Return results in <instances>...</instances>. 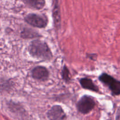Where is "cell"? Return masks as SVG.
<instances>
[{
    "instance_id": "cell-1",
    "label": "cell",
    "mask_w": 120,
    "mask_h": 120,
    "mask_svg": "<svg viewBox=\"0 0 120 120\" xmlns=\"http://www.w3.org/2000/svg\"><path fill=\"white\" fill-rule=\"evenodd\" d=\"M30 54L37 58L42 60H50L52 53L48 45L45 42L39 40L34 41L29 48Z\"/></svg>"
},
{
    "instance_id": "cell-6",
    "label": "cell",
    "mask_w": 120,
    "mask_h": 120,
    "mask_svg": "<svg viewBox=\"0 0 120 120\" xmlns=\"http://www.w3.org/2000/svg\"><path fill=\"white\" fill-rule=\"evenodd\" d=\"M32 76L34 78L41 81H45L48 78L49 72L45 68L42 67H38L34 68L32 71Z\"/></svg>"
},
{
    "instance_id": "cell-3",
    "label": "cell",
    "mask_w": 120,
    "mask_h": 120,
    "mask_svg": "<svg viewBox=\"0 0 120 120\" xmlns=\"http://www.w3.org/2000/svg\"><path fill=\"white\" fill-rule=\"evenodd\" d=\"M95 105V102L92 97L84 96L79 101L77 108L80 112L87 114L93 109Z\"/></svg>"
},
{
    "instance_id": "cell-7",
    "label": "cell",
    "mask_w": 120,
    "mask_h": 120,
    "mask_svg": "<svg viewBox=\"0 0 120 120\" xmlns=\"http://www.w3.org/2000/svg\"><path fill=\"white\" fill-rule=\"evenodd\" d=\"M23 2L31 8L35 9H42L45 4V0H23Z\"/></svg>"
},
{
    "instance_id": "cell-5",
    "label": "cell",
    "mask_w": 120,
    "mask_h": 120,
    "mask_svg": "<svg viewBox=\"0 0 120 120\" xmlns=\"http://www.w3.org/2000/svg\"><path fill=\"white\" fill-rule=\"evenodd\" d=\"M49 120H66V115L60 106H54L48 113Z\"/></svg>"
},
{
    "instance_id": "cell-8",
    "label": "cell",
    "mask_w": 120,
    "mask_h": 120,
    "mask_svg": "<svg viewBox=\"0 0 120 120\" xmlns=\"http://www.w3.org/2000/svg\"><path fill=\"white\" fill-rule=\"evenodd\" d=\"M80 84L82 87L86 89H89L94 91H98V88L94 84L93 81L90 79L82 78L80 80Z\"/></svg>"
},
{
    "instance_id": "cell-2",
    "label": "cell",
    "mask_w": 120,
    "mask_h": 120,
    "mask_svg": "<svg viewBox=\"0 0 120 120\" xmlns=\"http://www.w3.org/2000/svg\"><path fill=\"white\" fill-rule=\"evenodd\" d=\"M100 80L105 84L111 90V92L114 95L120 94V81L116 80L110 75L107 74H103L100 76Z\"/></svg>"
},
{
    "instance_id": "cell-9",
    "label": "cell",
    "mask_w": 120,
    "mask_h": 120,
    "mask_svg": "<svg viewBox=\"0 0 120 120\" xmlns=\"http://www.w3.org/2000/svg\"><path fill=\"white\" fill-rule=\"evenodd\" d=\"M116 120H120V107L118 109L117 112V115H116Z\"/></svg>"
},
{
    "instance_id": "cell-4",
    "label": "cell",
    "mask_w": 120,
    "mask_h": 120,
    "mask_svg": "<svg viewBox=\"0 0 120 120\" xmlns=\"http://www.w3.org/2000/svg\"><path fill=\"white\" fill-rule=\"evenodd\" d=\"M25 20L30 25L38 28H43L47 24L46 19L37 14H29L26 16Z\"/></svg>"
}]
</instances>
